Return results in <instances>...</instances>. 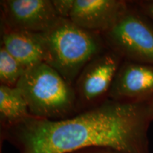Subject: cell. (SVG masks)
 Returning <instances> with one entry per match:
<instances>
[{
	"label": "cell",
	"instance_id": "3",
	"mask_svg": "<svg viewBox=\"0 0 153 153\" xmlns=\"http://www.w3.org/2000/svg\"><path fill=\"white\" fill-rule=\"evenodd\" d=\"M16 87L33 117L61 120L78 113L74 87L47 63L28 68Z\"/></svg>",
	"mask_w": 153,
	"mask_h": 153
},
{
	"label": "cell",
	"instance_id": "4",
	"mask_svg": "<svg viewBox=\"0 0 153 153\" xmlns=\"http://www.w3.org/2000/svg\"><path fill=\"white\" fill-rule=\"evenodd\" d=\"M101 36L107 48L124 60L153 65V25L136 5L128 1L117 22Z\"/></svg>",
	"mask_w": 153,
	"mask_h": 153
},
{
	"label": "cell",
	"instance_id": "1",
	"mask_svg": "<svg viewBox=\"0 0 153 153\" xmlns=\"http://www.w3.org/2000/svg\"><path fill=\"white\" fill-rule=\"evenodd\" d=\"M152 120L148 101L107 99L65 119L30 116L7 129L21 153H72L89 148L147 153V131Z\"/></svg>",
	"mask_w": 153,
	"mask_h": 153
},
{
	"label": "cell",
	"instance_id": "8",
	"mask_svg": "<svg viewBox=\"0 0 153 153\" xmlns=\"http://www.w3.org/2000/svg\"><path fill=\"white\" fill-rule=\"evenodd\" d=\"M122 0H74L70 18L84 29L99 33L109 30L127 8Z\"/></svg>",
	"mask_w": 153,
	"mask_h": 153
},
{
	"label": "cell",
	"instance_id": "11",
	"mask_svg": "<svg viewBox=\"0 0 153 153\" xmlns=\"http://www.w3.org/2000/svg\"><path fill=\"white\" fill-rule=\"evenodd\" d=\"M26 70L16 58L6 50L0 48V82L1 85L16 87L19 79Z\"/></svg>",
	"mask_w": 153,
	"mask_h": 153
},
{
	"label": "cell",
	"instance_id": "5",
	"mask_svg": "<svg viewBox=\"0 0 153 153\" xmlns=\"http://www.w3.org/2000/svg\"><path fill=\"white\" fill-rule=\"evenodd\" d=\"M123 59L106 48L84 68L74 85L78 113L108 99L110 89Z\"/></svg>",
	"mask_w": 153,
	"mask_h": 153
},
{
	"label": "cell",
	"instance_id": "12",
	"mask_svg": "<svg viewBox=\"0 0 153 153\" xmlns=\"http://www.w3.org/2000/svg\"><path fill=\"white\" fill-rule=\"evenodd\" d=\"M52 3L58 17L70 18L74 0H52Z\"/></svg>",
	"mask_w": 153,
	"mask_h": 153
},
{
	"label": "cell",
	"instance_id": "14",
	"mask_svg": "<svg viewBox=\"0 0 153 153\" xmlns=\"http://www.w3.org/2000/svg\"><path fill=\"white\" fill-rule=\"evenodd\" d=\"M91 153H122V152H117V151H114L112 150H109V149H107V151H100V152H91Z\"/></svg>",
	"mask_w": 153,
	"mask_h": 153
},
{
	"label": "cell",
	"instance_id": "13",
	"mask_svg": "<svg viewBox=\"0 0 153 153\" xmlns=\"http://www.w3.org/2000/svg\"><path fill=\"white\" fill-rule=\"evenodd\" d=\"M140 11L153 23V0H145V1H137L133 2Z\"/></svg>",
	"mask_w": 153,
	"mask_h": 153
},
{
	"label": "cell",
	"instance_id": "9",
	"mask_svg": "<svg viewBox=\"0 0 153 153\" xmlns=\"http://www.w3.org/2000/svg\"><path fill=\"white\" fill-rule=\"evenodd\" d=\"M1 46L26 70L44 62L45 53L41 33L1 30Z\"/></svg>",
	"mask_w": 153,
	"mask_h": 153
},
{
	"label": "cell",
	"instance_id": "6",
	"mask_svg": "<svg viewBox=\"0 0 153 153\" xmlns=\"http://www.w3.org/2000/svg\"><path fill=\"white\" fill-rule=\"evenodd\" d=\"M1 30L43 33L59 18L51 0L1 1Z\"/></svg>",
	"mask_w": 153,
	"mask_h": 153
},
{
	"label": "cell",
	"instance_id": "10",
	"mask_svg": "<svg viewBox=\"0 0 153 153\" xmlns=\"http://www.w3.org/2000/svg\"><path fill=\"white\" fill-rule=\"evenodd\" d=\"M32 116L28 104L16 87L0 85V119L6 128Z\"/></svg>",
	"mask_w": 153,
	"mask_h": 153
},
{
	"label": "cell",
	"instance_id": "2",
	"mask_svg": "<svg viewBox=\"0 0 153 153\" xmlns=\"http://www.w3.org/2000/svg\"><path fill=\"white\" fill-rule=\"evenodd\" d=\"M41 33L44 62L73 87L84 68L108 48L101 33L84 29L69 19L59 17L51 28Z\"/></svg>",
	"mask_w": 153,
	"mask_h": 153
},
{
	"label": "cell",
	"instance_id": "15",
	"mask_svg": "<svg viewBox=\"0 0 153 153\" xmlns=\"http://www.w3.org/2000/svg\"><path fill=\"white\" fill-rule=\"evenodd\" d=\"M148 104H149V107H150L151 114H152V116L153 117V99H152L151 100L148 101Z\"/></svg>",
	"mask_w": 153,
	"mask_h": 153
},
{
	"label": "cell",
	"instance_id": "7",
	"mask_svg": "<svg viewBox=\"0 0 153 153\" xmlns=\"http://www.w3.org/2000/svg\"><path fill=\"white\" fill-rule=\"evenodd\" d=\"M108 99L131 103L148 102L153 99V65L123 60Z\"/></svg>",
	"mask_w": 153,
	"mask_h": 153
}]
</instances>
